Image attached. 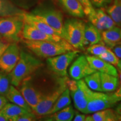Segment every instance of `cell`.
<instances>
[{
  "instance_id": "2e32d148",
  "label": "cell",
  "mask_w": 121,
  "mask_h": 121,
  "mask_svg": "<svg viewBox=\"0 0 121 121\" xmlns=\"http://www.w3.org/2000/svg\"><path fill=\"white\" fill-rule=\"evenodd\" d=\"M23 17L24 22L33 25L42 32L49 35L60 36L58 33L47 23L44 22L43 20L32 14L31 13H29L25 12L23 14Z\"/></svg>"
},
{
  "instance_id": "30bf717a",
  "label": "cell",
  "mask_w": 121,
  "mask_h": 121,
  "mask_svg": "<svg viewBox=\"0 0 121 121\" xmlns=\"http://www.w3.org/2000/svg\"><path fill=\"white\" fill-rule=\"evenodd\" d=\"M20 55V50L17 43H10L0 57V69L10 73L17 64Z\"/></svg>"
},
{
  "instance_id": "277c9868",
  "label": "cell",
  "mask_w": 121,
  "mask_h": 121,
  "mask_svg": "<svg viewBox=\"0 0 121 121\" xmlns=\"http://www.w3.org/2000/svg\"><path fill=\"white\" fill-rule=\"evenodd\" d=\"M86 24L77 17L66 20L64 22L62 38L76 49H83L87 44L85 39Z\"/></svg>"
},
{
  "instance_id": "484cf974",
  "label": "cell",
  "mask_w": 121,
  "mask_h": 121,
  "mask_svg": "<svg viewBox=\"0 0 121 121\" xmlns=\"http://www.w3.org/2000/svg\"><path fill=\"white\" fill-rule=\"evenodd\" d=\"M71 103V99L70 93H69V89L67 88L60 94V97L58 98L56 102L53 105L52 108L50 109L46 115L51 114L56 112L58 110L70 105Z\"/></svg>"
},
{
  "instance_id": "8d00e7d4",
  "label": "cell",
  "mask_w": 121,
  "mask_h": 121,
  "mask_svg": "<svg viewBox=\"0 0 121 121\" xmlns=\"http://www.w3.org/2000/svg\"><path fill=\"white\" fill-rule=\"evenodd\" d=\"M10 44V43L5 41L4 39H0V57L2 55L6 49L8 47Z\"/></svg>"
},
{
  "instance_id": "52a82bcc",
  "label": "cell",
  "mask_w": 121,
  "mask_h": 121,
  "mask_svg": "<svg viewBox=\"0 0 121 121\" xmlns=\"http://www.w3.org/2000/svg\"><path fill=\"white\" fill-rule=\"evenodd\" d=\"M67 80L66 77L62 78L59 80L55 88L49 93L43 94L38 104L33 110L35 114L38 116H43L47 114L60 94L67 88Z\"/></svg>"
},
{
  "instance_id": "7c38bea8",
  "label": "cell",
  "mask_w": 121,
  "mask_h": 121,
  "mask_svg": "<svg viewBox=\"0 0 121 121\" xmlns=\"http://www.w3.org/2000/svg\"><path fill=\"white\" fill-rule=\"evenodd\" d=\"M87 16L90 23L101 32L116 26V24L112 18L102 8L99 7L98 9H94Z\"/></svg>"
},
{
  "instance_id": "836d02e7",
  "label": "cell",
  "mask_w": 121,
  "mask_h": 121,
  "mask_svg": "<svg viewBox=\"0 0 121 121\" xmlns=\"http://www.w3.org/2000/svg\"><path fill=\"white\" fill-rule=\"evenodd\" d=\"M36 120L37 117L35 113L33 112H28L19 116L16 121H33Z\"/></svg>"
},
{
  "instance_id": "d590c367",
  "label": "cell",
  "mask_w": 121,
  "mask_h": 121,
  "mask_svg": "<svg viewBox=\"0 0 121 121\" xmlns=\"http://www.w3.org/2000/svg\"><path fill=\"white\" fill-rule=\"evenodd\" d=\"M112 97L115 102L118 103L121 101V85L119 87H118L117 90L115 91L114 93H112Z\"/></svg>"
},
{
  "instance_id": "74e56055",
  "label": "cell",
  "mask_w": 121,
  "mask_h": 121,
  "mask_svg": "<svg viewBox=\"0 0 121 121\" xmlns=\"http://www.w3.org/2000/svg\"><path fill=\"white\" fill-rule=\"evenodd\" d=\"M86 117V116L84 113L80 114L78 113L75 112V116H74L72 120L73 121H85Z\"/></svg>"
},
{
  "instance_id": "d6a6232c",
  "label": "cell",
  "mask_w": 121,
  "mask_h": 121,
  "mask_svg": "<svg viewBox=\"0 0 121 121\" xmlns=\"http://www.w3.org/2000/svg\"><path fill=\"white\" fill-rule=\"evenodd\" d=\"M78 1L82 5L85 13L86 16H88L90 13H91L95 9L94 8L93 5L91 2L90 0H78Z\"/></svg>"
},
{
  "instance_id": "e0dca14e",
  "label": "cell",
  "mask_w": 121,
  "mask_h": 121,
  "mask_svg": "<svg viewBox=\"0 0 121 121\" xmlns=\"http://www.w3.org/2000/svg\"><path fill=\"white\" fill-rule=\"evenodd\" d=\"M102 42L107 47L112 49L121 43V28L115 26L102 32Z\"/></svg>"
},
{
  "instance_id": "3957f363",
  "label": "cell",
  "mask_w": 121,
  "mask_h": 121,
  "mask_svg": "<svg viewBox=\"0 0 121 121\" xmlns=\"http://www.w3.org/2000/svg\"><path fill=\"white\" fill-rule=\"evenodd\" d=\"M31 13L43 20L62 38L64 25L62 13L51 1L38 4Z\"/></svg>"
},
{
  "instance_id": "ac0fdd59",
  "label": "cell",
  "mask_w": 121,
  "mask_h": 121,
  "mask_svg": "<svg viewBox=\"0 0 121 121\" xmlns=\"http://www.w3.org/2000/svg\"><path fill=\"white\" fill-rule=\"evenodd\" d=\"M121 121V116L110 108L94 112L86 117L85 121Z\"/></svg>"
},
{
  "instance_id": "4fadbf2b",
  "label": "cell",
  "mask_w": 121,
  "mask_h": 121,
  "mask_svg": "<svg viewBox=\"0 0 121 121\" xmlns=\"http://www.w3.org/2000/svg\"><path fill=\"white\" fill-rule=\"evenodd\" d=\"M20 85V91L33 111L42 99L43 94L34 87L28 78L24 80Z\"/></svg>"
},
{
  "instance_id": "ee69618b",
  "label": "cell",
  "mask_w": 121,
  "mask_h": 121,
  "mask_svg": "<svg viewBox=\"0 0 121 121\" xmlns=\"http://www.w3.org/2000/svg\"><path fill=\"white\" fill-rule=\"evenodd\" d=\"M117 66H118V68L119 69H121V59H119V60Z\"/></svg>"
},
{
  "instance_id": "603a6c76",
  "label": "cell",
  "mask_w": 121,
  "mask_h": 121,
  "mask_svg": "<svg viewBox=\"0 0 121 121\" xmlns=\"http://www.w3.org/2000/svg\"><path fill=\"white\" fill-rule=\"evenodd\" d=\"M100 76L103 92L112 93L117 90L119 84L118 77L101 72Z\"/></svg>"
},
{
  "instance_id": "7bdbcfd3",
  "label": "cell",
  "mask_w": 121,
  "mask_h": 121,
  "mask_svg": "<svg viewBox=\"0 0 121 121\" xmlns=\"http://www.w3.org/2000/svg\"><path fill=\"white\" fill-rule=\"evenodd\" d=\"M118 75L119 76V79H120V85H121V69H118Z\"/></svg>"
},
{
  "instance_id": "8fae6325",
  "label": "cell",
  "mask_w": 121,
  "mask_h": 121,
  "mask_svg": "<svg viewBox=\"0 0 121 121\" xmlns=\"http://www.w3.org/2000/svg\"><path fill=\"white\" fill-rule=\"evenodd\" d=\"M96 71L91 67L85 55L76 57L69 69V75L72 79L79 80Z\"/></svg>"
},
{
  "instance_id": "4dcf8cb0",
  "label": "cell",
  "mask_w": 121,
  "mask_h": 121,
  "mask_svg": "<svg viewBox=\"0 0 121 121\" xmlns=\"http://www.w3.org/2000/svg\"><path fill=\"white\" fill-rule=\"evenodd\" d=\"M10 78L9 75L0 72V94L6 96V95L10 89Z\"/></svg>"
},
{
  "instance_id": "cb8c5ba5",
  "label": "cell",
  "mask_w": 121,
  "mask_h": 121,
  "mask_svg": "<svg viewBox=\"0 0 121 121\" xmlns=\"http://www.w3.org/2000/svg\"><path fill=\"white\" fill-rule=\"evenodd\" d=\"M85 39L87 45H93L102 42V32L90 22L85 25Z\"/></svg>"
},
{
  "instance_id": "83f0119b",
  "label": "cell",
  "mask_w": 121,
  "mask_h": 121,
  "mask_svg": "<svg viewBox=\"0 0 121 121\" xmlns=\"http://www.w3.org/2000/svg\"><path fill=\"white\" fill-rule=\"evenodd\" d=\"M84 81L91 90L95 91H102L101 85L100 72L95 71L84 78Z\"/></svg>"
},
{
  "instance_id": "44dd1931",
  "label": "cell",
  "mask_w": 121,
  "mask_h": 121,
  "mask_svg": "<svg viewBox=\"0 0 121 121\" xmlns=\"http://www.w3.org/2000/svg\"><path fill=\"white\" fill-rule=\"evenodd\" d=\"M6 97L10 103L19 105L28 111L33 112L31 108L24 99L20 91L18 90L14 86L12 85L10 86V89L6 95Z\"/></svg>"
},
{
  "instance_id": "ffe728a7",
  "label": "cell",
  "mask_w": 121,
  "mask_h": 121,
  "mask_svg": "<svg viewBox=\"0 0 121 121\" xmlns=\"http://www.w3.org/2000/svg\"><path fill=\"white\" fill-rule=\"evenodd\" d=\"M75 112L72 105L62 109L53 114L46 115L43 120L47 121H71L73 118Z\"/></svg>"
},
{
  "instance_id": "e575fe53",
  "label": "cell",
  "mask_w": 121,
  "mask_h": 121,
  "mask_svg": "<svg viewBox=\"0 0 121 121\" xmlns=\"http://www.w3.org/2000/svg\"><path fill=\"white\" fill-rule=\"evenodd\" d=\"M112 0H90L93 5L97 7H102L110 4Z\"/></svg>"
},
{
  "instance_id": "9a60e30c",
  "label": "cell",
  "mask_w": 121,
  "mask_h": 121,
  "mask_svg": "<svg viewBox=\"0 0 121 121\" xmlns=\"http://www.w3.org/2000/svg\"><path fill=\"white\" fill-rule=\"evenodd\" d=\"M86 57L91 67L96 71L118 77V70L114 67V65L110 64L109 63L107 62L97 56H86Z\"/></svg>"
},
{
  "instance_id": "b9f144b4",
  "label": "cell",
  "mask_w": 121,
  "mask_h": 121,
  "mask_svg": "<svg viewBox=\"0 0 121 121\" xmlns=\"http://www.w3.org/2000/svg\"><path fill=\"white\" fill-rule=\"evenodd\" d=\"M0 121H9L8 119L0 112Z\"/></svg>"
},
{
  "instance_id": "d6986e66",
  "label": "cell",
  "mask_w": 121,
  "mask_h": 121,
  "mask_svg": "<svg viewBox=\"0 0 121 121\" xmlns=\"http://www.w3.org/2000/svg\"><path fill=\"white\" fill-rule=\"evenodd\" d=\"M65 11L77 18H83L85 16L84 9L78 0H58Z\"/></svg>"
},
{
  "instance_id": "60d3db41",
  "label": "cell",
  "mask_w": 121,
  "mask_h": 121,
  "mask_svg": "<svg viewBox=\"0 0 121 121\" xmlns=\"http://www.w3.org/2000/svg\"><path fill=\"white\" fill-rule=\"evenodd\" d=\"M114 110L118 113V114L121 116V103L118 104L117 107H116V108H115Z\"/></svg>"
},
{
  "instance_id": "6da1fadb",
  "label": "cell",
  "mask_w": 121,
  "mask_h": 121,
  "mask_svg": "<svg viewBox=\"0 0 121 121\" xmlns=\"http://www.w3.org/2000/svg\"><path fill=\"white\" fill-rule=\"evenodd\" d=\"M24 43L26 48L35 55L43 58H48L76 49L65 39L58 42L24 39Z\"/></svg>"
},
{
  "instance_id": "f1b7e54d",
  "label": "cell",
  "mask_w": 121,
  "mask_h": 121,
  "mask_svg": "<svg viewBox=\"0 0 121 121\" xmlns=\"http://www.w3.org/2000/svg\"><path fill=\"white\" fill-rule=\"evenodd\" d=\"M108 49L109 48L107 47L103 43V42H102L100 43L89 45L87 48L86 51L87 53L91 54L92 56L99 57L106 51H107Z\"/></svg>"
},
{
  "instance_id": "7a4b0ae2",
  "label": "cell",
  "mask_w": 121,
  "mask_h": 121,
  "mask_svg": "<svg viewBox=\"0 0 121 121\" xmlns=\"http://www.w3.org/2000/svg\"><path fill=\"white\" fill-rule=\"evenodd\" d=\"M43 63L31 54L20 51L19 60L13 69L10 72L12 85L18 87L24 80L43 66Z\"/></svg>"
},
{
  "instance_id": "f35d334b",
  "label": "cell",
  "mask_w": 121,
  "mask_h": 121,
  "mask_svg": "<svg viewBox=\"0 0 121 121\" xmlns=\"http://www.w3.org/2000/svg\"><path fill=\"white\" fill-rule=\"evenodd\" d=\"M113 52L116 54L119 59H121V44H119L113 48Z\"/></svg>"
},
{
  "instance_id": "1f68e13d",
  "label": "cell",
  "mask_w": 121,
  "mask_h": 121,
  "mask_svg": "<svg viewBox=\"0 0 121 121\" xmlns=\"http://www.w3.org/2000/svg\"><path fill=\"white\" fill-rule=\"evenodd\" d=\"M99 57L114 66H117L119 60L116 54L110 48H109L107 51L100 56Z\"/></svg>"
},
{
  "instance_id": "4316f807",
  "label": "cell",
  "mask_w": 121,
  "mask_h": 121,
  "mask_svg": "<svg viewBox=\"0 0 121 121\" xmlns=\"http://www.w3.org/2000/svg\"><path fill=\"white\" fill-rule=\"evenodd\" d=\"M105 11L116 26L121 28V0H114L112 4L107 7Z\"/></svg>"
},
{
  "instance_id": "7402d4cb",
  "label": "cell",
  "mask_w": 121,
  "mask_h": 121,
  "mask_svg": "<svg viewBox=\"0 0 121 121\" xmlns=\"http://www.w3.org/2000/svg\"><path fill=\"white\" fill-rule=\"evenodd\" d=\"M28 112L29 111L12 103H7L0 110V112L8 119L9 121H16L19 116Z\"/></svg>"
},
{
  "instance_id": "8992f818",
  "label": "cell",
  "mask_w": 121,
  "mask_h": 121,
  "mask_svg": "<svg viewBox=\"0 0 121 121\" xmlns=\"http://www.w3.org/2000/svg\"><path fill=\"white\" fill-rule=\"evenodd\" d=\"M67 88L73 101L74 106L81 113L86 108L91 90L87 86L84 80H67Z\"/></svg>"
},
{
  "instance_id": "d4e9b609",
  "label": "cell",
  "mask_w": 121,
  "mask_h": 121,
  "mask_svg": "<svg viewBox=\"0 0 121 121\" xmlns=\"http://www.w3.org/2000/svg\"><path fill=\"white\" fill-rule=\"evenodd\" d=\"M25 12L16 6L10 0H0V17L22 15Z\"/></svg>"
},
{
  "instance_id": "9c48e42d",
  "label": "cell",
  "mask_w": 121,
  "mask_h": 121,
  "mask_svg": "<svg viewBox=\"0 0 121 121\" xmlns=\"http://www.w3.org/2000/svg\"><path fill=\"white\" fill-rule=\"evenodd\" d=\"M77 49L47 58V62L50 69L59 76H67V69L72 62L78 56Z\"/></svg>"
},
{
  "instance_id": "5b68a950",
  "label": "cell",
  "mask_w": 121,
  "mask_h": 121,
  "mask_svg": "<svg viewBox=\"0 0 121 121\" xmlns=\"http://www.w3.org/2000/svg\"><path fill=\"white\" fill-rule=\"evenodd\" d=\"M23 14L0 17V37L9 43H17L22 38Z\"/></svg>"
},
{
  "instance_id": "ab89813d",
  "label": "cell",
  "mask_w": 121,
  "mask_h": 121,
  "mask_svg": "<svg viewBox=\"0 0 121 121\" xmlns=\"http://www.w3.org/2000/svg\"><path fill=\"white\" fill-rule=\"evenodd\" d=\"M7 101H8V100L7 99L6 96L0 94V110L2 109L6 104L8 103Z\"/></svg>"
},
{
  "instance_id": "ba28073f",
  "label": "cell",
  "mask_w": 121,
  "mask_h": 121,
  "mask_svg": "<svg viewBox=\"0 0 121 121\" xmlns=\"http://www.w3.org/2000/svg\"><path fill=\"white\" fill-rule=\"evenodd\" d=\"M117 103L113 98L112 94L92 91L89 96L86 108L82 113L92 114L99 110L112 108Z\"/></svg>"
},
{
  "instance_id": "f546056e",
  "label": "cell",
  "mask_w": 121,
  "mask_h": 121,
  "mask_svg": "<svg viewBox=\"0 0 121 121\" xmlns=\"http://www.w3.org/2000/svg\"><path fill=\"white\" fill-rule=\"evenodd\" d=\"M13 4L26 11L34 7L38 4L39 0H10Z\"/></svg>"
},
{
  "instance_id": "5bb4252c",
  "label": "cell",
  "mask_w": 121,
  "mask_h": 121,
  "mask_svg": "<svg viewBox=\"0 0 121 121\" xmlns=\"http://www.w3.org/2000/svg\"><path fill=\"white\" fill-rule=\"evenodd\" d=\"M22 38L29 40L34 41H60L62 39L60 36H52L42 32L35 27L26 22L24 23V28L22 31Z\"/></svg>"
}]
</instances>
